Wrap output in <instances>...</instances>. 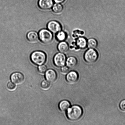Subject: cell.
<instances>
[{
	"label": "cell",
	"instance_id": "1",
	"mask_svg": "<svg viewBox=\"0 0 125 125\" xmlns=\"http://www.w3.org/2000/svg\"><path fill=\"white\" fill-rule=\"evenodd\" d=\"M67 116L70 120L75 121L79 120L83 115V109L80 106L74 105L70 107L67 111Z\"/></svg>",
	"mask_w": 125,
	"mask_h": 125
},
{
	"label": "cell",
	"instance_id": "2",
	"mask_svg": "<svg viewBox=\"0 0 125 125\" xmlns=\"http://www.w3.org/2000/svg\"><path fill=\"white\" fill-rule=\"evenodd\" d=\"M30 58L32 62L34 64L41 65L46 62V56L43 52L36 51L32 54Z\"/></svg>",
	"mask_w": 125,
	"mask_h": 125
},
{
	"label": "cell",
	"instance_id": "3",
	"mask_svg": "<svg viewBox=\"0 0 125 125\" xmlns=\"http://www.w3.org/2000/svg\"><path fill=\"white\" fill-rule=\"evenodd\" d=\"M98 58V54L96 51L93 49H89L85 52L84 56L86 62L92 63L96 62Z\"/></svg>",
	"mask_w": 125,
	"mask_h": 125
},
{
	"label": "cell",
	"instance_id": "4",
	"mask_svg": "<svg viewBox=\"0 0 125 125\" xmlns=\"http://www.w3.org/2000/svg\"><path fill=\"white\" fill-rule=\"evenodd\" d=\"M39 37L41 42L48 44L51 42L53 38L52 32L49 30L43 29L39 32Z\"/></svg>",
	"mask_w": 125,
	"mask_h": 125
},
{
	"label": "cell",
	"instance_id": "5",
	"mask_svg": "<svg viewBox=\"0 0 125 125\" xmlns=\"http://www.w3.org/2000/svg\"><path fill=\"white\" fill-rule=\"evenodd\" d=\"M67 59L65 55L63 53L59 52L55 55L54 58V62L56 67H62L66 63Z\"/></svg>",
	"mask_w": 125,
	"mask_h": 125
},
{
	"label": "cell",
	"instance_id": "6",
	"mask_svg": "<svg viewBox=\"0 0 125 125\" xmlns=\"http://www.w3.org/2000/svg\"><path fill=\"white\" fill-rule=\"evenodd\" d=\"M47 27L49 30L54 34L57 33L62 29L61 24L58 22L54 21L49 22Z\"/></svg>",
	"mask_w": 125,
	"mask_h": 125
},
{
	"label": "cell",
	"instance_id": "7",
	"mask_svg": "<svg viewBox=\"0 0 125 125\" xmlns=\"http://www.w3.org/2000/svg\"><path fill=\"white\" fill-rule=\"evenodd\" d=\"M79 78V75L77 72L72 71L67 74L66 76V79L68 83L74 84L78 81Z\"/></svg>",
	"mask_w": 125,
	"mask_h": 125
},
{
	"label": "cell",
	"instance_id": "8",
	"mask_svg": "<svg viewBox=\"0 0 125 125\" xmlns=\"http://www.w3.org/2000/svg\"><path fill=\"white\" fill-rule=\"evenodd\" d=\"M11 81L15 84H20L24 80V77L23 74L19 72H15L11 76Z\"/></svg>",
	"mask_w": 125,
	"mask_h": 125
},
{
	"label": "cell",
	"instance_id": "9",
	"mask_svg": "<svg viewBox=\"0 0 125 125\" xmlns=\"http://www.w3.org/2000/svg\"><path fill=\"white\" fill-rule=\"evenodd\" d=\"M53 0H39L38 5L41 9L49 10L52 7L53 5Z\"/></svg>",
	"mask_w": 125,
	"mask_h": 125
},
{
	"label": "cell",
	"instance_id": "10",
	"mask_svg": "<svg viewBox=\"0 0 125 125\" xmlns=\"http://www.w3.org/2000/svg\"><path fill=\"white\" fill-rule=\"evenodd\" d=\"M45 78L50 83H53L57 79V73L54 70L49 69L46 72Z\"/></svg>",
	"mask_w": 125,
	"mask_h": 125
},
{
	"label": "cell",
	"instance_id": "11",
	"mask_svg": "<svg viewBox=\"0 0 125 125\" xmlns=\"http://www.w3.org/2000/svg\"><path fill=\"white\" fill-rule=\"evenodd\" d=\"M78 61L76 57H70L67 59L66 63L68 68H73L76 66L78 64Z\"/></svg>",
	"mask_w": 125,
	"mask_h": 125
},
{
	"label": "cell",
	"instance_id": "12",
	"mask_svg": "<svg viewBox=\"0 0 125 125\" xmlns=\"http://www.w3.org/2000/svg\"><path fill=\"white\" fill-rule=\"evenodd\" d=\"M57 49L61 53H65L68 51L69 46L67 42L64 41L61 42L57 46Z\"/></svg>",
	"mask_w": 125,
	"mask_h": 125
},
{
	"label": "cell",
	"instance_id": "13",
	"mask_svg": "<svg viewBox=\"0 0 125 125\" xmlns=\"http://www.w3.org/2000/svg\"><path fill=\"white\" fill-rule=\"evenodd\" d=\"M71 104L69 101L67 100H63L59 104V108L62 112H66L70 107Z\"/></svg>",
	"mask_w": 125,
	"mask_h": 125
},
{
	"label": "cell",
	"instance_id": "14",
	"mask_svg": "<svg viewBox=\"0 0 125 125\" xmlns=\"http://www.w3.org/2000/svg\"><path fill=\"white\" fill-rule=\"evenodd\" d=\"M27 37L28 40L32 42H36L39 38L37 33L34 31L29 32L27 34Z\"/></svg>",
	"mask_w": 125,
	"mask_h": 125
},
{
	"label": "cell",
	"instance_id": "15",
	"mask_svg": "<svg viewBox=\"0 0 125 125\" xmlns=\"http://www.w3.org/2000/svg\"><path fill=\"white\" fill-rule=\"evenodd\" d=\"M87 41L84 38L80 37L77 40V45L80 49H85L87 46Z\"/></svg>",
	"mask_w": 125,
	"mask_h": 125
},
{
	"label": "cell",
	"instance_id": "16",
	"mask_svg": "<svg viewBox=\"0 0 125 125\" xmlns=\"http://www.w3.org/2000/svg\"><path fill=\"white\" fill-rule=\"evenodd\" d=\"M98 46V42L96 40L93 38L89 39L87 41V46L90 49H95Z\"/></svg>",
	"mask_w": 125,
	"mask_h": 125
},
{
	"label": "cell",
	"instance_id": "17",
	"mask_svg": "<svg viewBox=\"0 0 125 125\" xmlns=\"http://www.w3.org/2000/svg\"><path fill=\"white\" fill-rule=\"evenodd\" d=\"M52 10L54 13H61L63 10V6L60 3H56L52 6Z\"/></svg>",
	"mask_w": 125,
	"mask_h": 125
},
{
	"label": "cell",
	"instance_id": "18",
	"mask_svg": "<svg viewBox=\"0 0 125 125\" xmlns=\"http://www.w3.org/2000/svg\"><path fill=\"white\" fill-rule=\"evenodd\" d=\"M56 38L60 42L64 41L67 38V35L64 31H60L57 33L56 35Z\"/></svg>",
	"mask_w": 125,
	"mask_h": 125
},
{
	"label": "cell",
	"instance_id": "19",
	"mask_svg": "<svg viewBox=\"0 0 125 125\" xmlns=\"http://www.w3.org/2000/svg\"><path fill=\"white\" fill-rule=\"evenodd\" d=\"M42 88L44 89H47L49 87L50 84L49 82L45 80L42 82L41 84Z\"/></svg>",
	"mask_w": 125,
	"mask_h": 125
},
{
	"label": "cell",
	"instance_id": "20",
	"mask_svg": "<svg viewBox=\"0 0 125 125\" xmlns=\"http://www.w3.org/2000/svg\"><path fill=\"white\" fill-rule=\"evenodd\" d=\"M47 69V67L45 65L39 66L38 68L39 72L41 73H45L46 72Z\"/></svg>",
	"mask_w": 125,
	"mask_h": 125
},
{
	"label": "cell",
	"instance_id": "21",
	"mask_svg": "<svg viewBox=\"0 0 125 125\" xmlns=\"http://www.w3.org/2000/svg\"><path fill=\"white\" fill-rule=\"evenodd\" d=\"M120 108L122 111L125 112V100H122L119 104Z\"/></svg>",
	"mask_w": 125,
	"mask_h": 125
},
{
	"label": "cell",
	"instance_id": "22",
	"mask_svg": "<svg viewBox=\"0 0 125 125\" xmlns=\"http://www.w3.org/2000/svg\"><path fill=\"white\" fill-rule=\"evenodd\" d=\"M15 85L12 82H10L7 84V87L10 90H13L15 88Z\"/></svg>",
	"mask_w": 125,
	"mask_h": 125
},
{
	"label": "cell",
	"instance_id": "23",
	"mask_svg": "<svg viewBox=\"0 0 125 125\" xmlns=\"http://www.w3.org/2000/svg\"><path fill=\"white\" fill-rule=\"evenodd\" d=\"M69 68L66 66H64L61 68V71L64 73H68L69 71Z\"/></svg>",
	"mask_w": 125,
	"mask_h": 125
},
{
	"label": "cell",
	"instance_id": "24",
	"mask_svg": "<svg viewBox=\"0 0 125 125\" xmlns=\"http://www.w3.org/2000/svg\"><path fill=\"white\" fill-rule=\"evenodd\" d=\"M54 1L56 3H61L64 2L65 0H54Z\"/></svg>",
	"mask_w": 125,
	"mask_h": 125
}]
</instances>
